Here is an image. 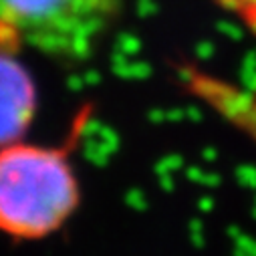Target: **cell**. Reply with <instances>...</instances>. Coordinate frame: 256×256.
Instances as JSON below:
<instances>
[{
    "mask_svg": "<svg viewBox=\"0 0 256 256\" xmlns=\"http://www.w3.org/2000/svg\"><path fill=\"white\" fill-rule=\"evenodd\" d=\"M34 87L14 58L0 52V148L16 144L34 113Z\"/></svg>",
    "mask_w": 256,
    "mask_h": 256,
    "instance_id": "3",
    "label": "cell"
},
{
    "mask_svg": "<svg viewBox=\"0 0 256 256\" xmlns=\"http://www.w3.org/2000/svg\"><path fill=\"white\" fill-rule=\"evenodd\" d=\"M117 18V0H0V28L65 60L93 54Z\"/></svg>",
    "mask_w": 256,
    "mask_h": 256,
    "instance_id": "2",
    "label": "cell"
},
{
    "mask_svg": "<svg viewBox=\"0 0 256 256\" xmlns=\"http://www.w3.org/2000/svg\"><path fill=\"white\" fill-rule=\"evenodd\" d=\"M196 91L216 113H220L236 132L256 146V95L226 81L198 77Z\"/></svg>",
    "mask_w": 256,
    "mask_h": 256,
    "instance_id": "4",
    "label": "cell"
},
{
    "mask_svg": "<svg viewBox=\"0 0 256 256\" xmlns=\"http://www.w3.org/2000/svg\"><path fill=\"white\" fill-rule=\"evenodd\" d=\"M79 202L69 158L56 148L10 144L0 150V230L42 238L65 222Z\"/></svg>",
    "mask_w": 256,
    "mask_h": 256,
    "instance_id": "1",
    "label": "cell"
},
{
    "mask_svg": "<svg viewBox=\"0 0 256 256\" xmlns=\"http://www.w3.org/2000/svg\"><path fill=\"white\" fill-rule=\"evenodd\" d=\"M214 2L256 38V0H214Z\"/></svg>",
    "mask_w": 256,
    "mask_h": 256,
    "instance_id": "5",
    "label": "cell"
}]
</instances>
